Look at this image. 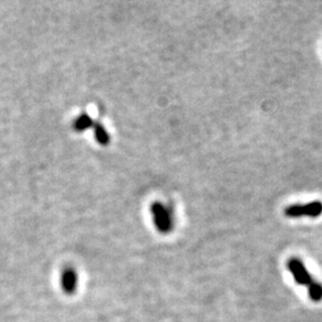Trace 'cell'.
Here are the masks:
<instances>
[{
  "label": "cell",
  "mask_w": 322,
  "mask_h": 322,
  "mask_svg": "<svg viewBox=\"0 0 322 322\" xmlns=\"http://www.w3.org/2000/svg\"><path fill=\"white\" fill-rule=\"evenodd\" d=\"M151 212L153 216V221L155 227L162 234H167L173 228V222H172L171 214L168 209L160 202H154L151 205Z\"/></svg>",
  "instance_id": "obj_1"
},
{
  "label": "cell",
  "mask_w": 322,
  "mask_h": 322,
  "mask_svg": "<svg viewBox=\"0 0 322 322\" xmlns=\"http://www.w3.org/2000/svg\"><path fill=\"white\" fill-rule=\"evenodd\" d=\"M284 214L287 217H319L322 215V202L314 201L307 204H294L290 205L284 210Z\"/></svg>",
  "instance_id": "obj_2"
},
{
  "label": "cell",
  "mask_w": 322,
  "mask_h": 322,
  "mask_svg": "<svg viewBox=\"0 0 322 322\" xmlns=\"http://www.w3.org/2000/svg\"><path fill=\"white\" fill-rule=\"evenodd\" d=\"M287 270L291 273L292 278L297 284L303 286H310L313 283H314V280H313V276L310 275L307 267L304 266V264L298 259V258H291L289 259L286 264Z\"/></svg>",
  "instance_id": "obj_3"
},
{
  "label": "cell",
  "mask_w": 322,
  "mask_h": 322,
  "mask_svg": "<svg viewBox=\"0 0 322 322\" xmlns=\"http://www.w3.org/2000/svg\"><path fill=\"white\" fill-rule=\"evenodd\" d=\"M93 124H94L93 120H92L91 117L88 116L87 114H86V112H82V114L80 115L78 119L74 120L73 129L76 131H78V133H82V131H85V130H87V129L92 128Z\"/></svg>",
  "instance_id": "obj_4"
},
{
  "label": "cell",
  "mask_w": 322,
  "mask_h": 322,
  "mask_svg": "<svg viewBox=\"0 0 322 322\" xmlns=\"http://www.w3.org/2000/svg\"><path fill=\"white\" fill-rule=\"evenodd\" d=\"M77 275L74 272V270L72 269H67L62 275V285L65 291L67 292H73L74 289H76V284H77Z\"/></svg>",
  "instance_id": "obj_5"
},
{
  "label": "cell",
  "mask_w": 322,
  "mask_h": 322,
  "mask_svg": "<svg viewBox=\"0 0 322 322\" xmlns=\"http://www.w3.org/2000/svg\"><path fill=\"white\" fill-rule=\"evenodd\" d=\"M94 128V139L97 140V142L100 146H108L110 143V135H109L108 130L100 124L99 122H96L93 124Z\"/></svg>",
  "instance_id": "obj_6"
},
{
  "label": "cell",
  "mask_w": 322,
  "mask_h": 322,
  "mask_svg": "<svg viewBox=\"0 0 322 322\" xmlns=\"http://www.w3.org/2000/svg\"><path fill=\"white\" fill-rule=\"evenodd\" d=\"M308 294L312 301L314 302L322 301V284L315 281L312 285L308 286Z\"/></svg>",
  "instance_id": "obj_7"
}]
</instances>
